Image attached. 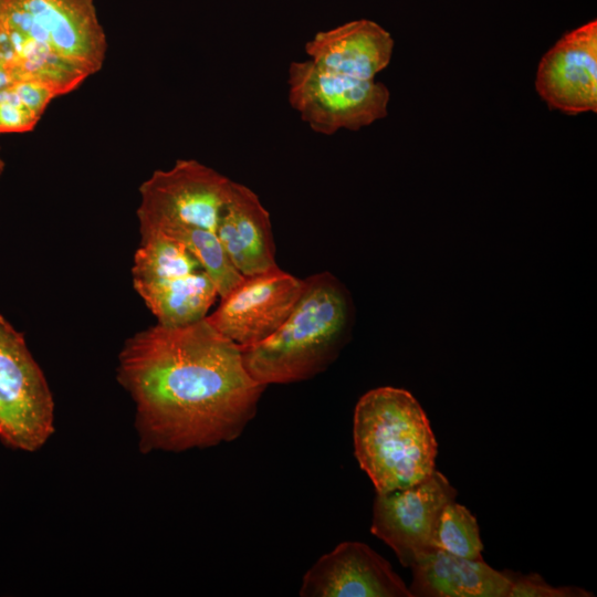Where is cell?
Wrapping results in <instances>:
<instances>
[{"mask_svg": "<svg viewBox=\"0 0 597 597\" xmlns=\"http://www.w3.org/2000/svg\"><path fill=\"white\" fill-rule=\"evenodd\" d=\"M117 380L135 404L145 453L235 440L255 417L265 389L248 373L240 346L207 317L134 334L119 352Z\"/></svg>", "mask_w": 597, "mask_h": 597, "instance_id": "obj_1", "label": "cell"}, {"mask_svg": "<svg viewBox=\"0 0 597 597\" xmlns=\"http://www.w3.org/2000/svg\"><path fill=\"white\" fill-rule=\"evenodd\" d=\"M287 320L266 339L240 346L244 366L263 386L310 379L324 371L347 343L354 323L349 292L331 272L304 279Z\"/></svg>", "mask_w": 597, "mask_h": 597, "instance_id": "obj_2", "label": "cell"}, {"mask_svg": "<svg viewBox=\"0 0 597 597\" xmlns=\"http://www.w3.org/2000/svg\"><path fill=\"white\" fill-rule=\"evenodd\" d=\"M354 453L376 493L406 489L436 470L438 443L428 417L407 390L379 387L356 404Z\"/></svg>", "mask_w": 597, "mask_h": 597, "instance_id": "obj_3", "label": "cell"}, {"mask_svg": "<svg viewBox=\"0 0 597 597\" xmlns=\"http://www.w3.org/2000/svg\"><path fill=\"white\" fill-rule=\"evenodd\" d=\"M233 180L196 160L178 159L156 170L139 187L137 219L142 238L161 235L187 248L205 268L224 253L216 234Z\"/></svg>", "mask_w": 597, "mask_h": 597, "instance_id": "obj_4", "label": "cell"}, {"mask_svg": "<svg viewBox=\"0 0 597 597\" xmlns=\"http://www.w3.org/2000/svg\"><path fill=\"white\" fill-rule=\"evenodd\" d=\"M133 286L157 324L181 326L205 318L219 297L198 259L161 235L140 239L132 266Z\"/></svg>", "mask_w": 597, "mask_h": 597, "instance_id": "obj_5", "label": "cell"}, {"mask_svg": "<svg viewBox=\"0 0 597 597\" xmlns=\"http://www.w3.org/2000/svg\"><path fill=\"white\" fill-rule=\"evenodd\" d=\"M287 87L290 106L321 135L358 130L388 113L386 85L324 70L310 59L291 62Z\"/></svg>", "mask_w": 597, "mask_h": 597, "instance_id": "obj_6", "label": "cell"}, {"mask_svg": "<svg viewBox=\"0 0 597 597\" xmlns=\"http://www.w3.org/2000/svg\"><path fill=\"white\" fill-rule=\"evenodd\" d=\"M54 432V400L23 333L0 314V440L33 452Z\"/></svg>", "mask_w": 597, "mask_h": 597, "instance_id": "obj_7", "label": "cell"}, {"mask_svg": "<svg viewBox=\"0 0 597 597\" xmlns=\"http://www.w3.org/2000/svg\"><path fill=\"white\" fill-rule=\"evenodd\" d=\"M0 25L84 70H101L106 38L93 0H0Z\"/></svg>", "mask_w": 597, "mask_h": 597, "instance_id": "obj_8", "label": "cell"}, {"mask_svg": "<svg viewBox=\"0 0 597 597\" xmlns=\"http://www.w3.org/2000/svg\"><path fill=\"white\" fill-rule=\"evenodd\" d=\"M455 498L457 490L437 470L412 486L376 493L370 532L395 552L404 567L410 568L438 549L440 514Z\"/></svg>", "mask_w": 597, "mask_h": 597, "instance_id": "obj_9", "label": "cell"}, {"mask_svg": "<svg viewBox=\"0 0 597 597\" xmlns=\"http://www.w3.org/2000/svg\"><path fill=\"white\" fill-rule=\"evenodd\" d=\"M305 281L279 265L262 273L243 275L219 306L206 317L222 335L239 346L258 344L287 320Z\"/></svg>", "mask_w": 597, "mask_h": 597, "instance_id": "obj_10", "label": "cell"}, {"mask_svg": "<svg viewBox=\"0 0 597 597\" xmlns=\"http://www.w3.org/2000/svg\"><path fill=\"white\" fill-rule=\"evenodd\" d=\"M552 109L568 115L597 111V22L566 33L542 57L535 80Z\"/></svg>", "mask_w": 597, "mask_h": 597, "instance_id": "obj_11", "label": "cell"}, {"mask_svg": "<svg viewBox=\"0 0 597 597\" xmlns=\"http://www.w3.org/2000/svg\"><path fill=\"white\" fill-rule=\"evenodd\" d=\"M303 597H411L390 563L367 544L347 541L306 572Z\"/></svg>", "mask_w": 597, "mask_h": 597, "instance_id": "obj_12", "label": "cell"}, {"mask_svg": "<svg viewBox=\"0 0 597 597\" xmlns=\"http://www.w3.org/2000/svg\"><path fill=\"white\" fill-rule=\"evenodd\" d=\"M216 234L233 266L242 275L277 266L269 211L248 186L233 181Z\"/></svg>", "mask_w": 597, "mask_h": 597, "instance_id": "obj_13", "label": "cell"}, {"mask_svg": "<svg viewBox=\"0 0 597 597\" xmlns=\"http://www.w3.org/2000/svg\"><path fill=\"white\" fill-rule=\"evenodd\" d=\"M304 49L324 70L370 81L390 63L394 40L378 23L360 19L317 32Z\"/></svg>", "mask_w": 597, "mask_h": 597, "instance_id": "obj_14", "label": "cell"}, {"mask_svg": "<svg viewBox=\"0 0 597 597\" xmlns=\"http://www.w3.org/2000/svg\"><path fill=\"white\" fill-rule=\"evenodd\" d=\"M411 597H509L504 570L483 559H469L434 549L411 567Z\"/></svg>", "mask_w": 597, "mask_h": 597, "instance_id": "obj_15", "label": "cell"}, {"mask_svg": "<svg viewBox=\"0 0 597 597\" xmlns=\"http://www.w3.org/2000/svg\"><path fill=\"white\" fill-rule=\"evenodd\" d=\"M436 545L452 555L483 559V544L476 519L462 504L448 503L439 517Z\"/></svg>", "mask_w": 597, "mask_h": 597, "instance_id": "obj_16", "label": "cell"}, {"mask_svg": "<svg viewBox=\"0 0 597 597\" xmlns=\"http://www.w3.org/2000/svg\"><path fill=\"white\" fill-rule=\"evenodd\" d=\"M510 579L509 597H591L593 594L576 586L554 587L538 574H519L504 570Z\"/></svg>", "mask_w": 597, "mask_h": 597, "instance_id": "obj_17", "label": "cell"}, {"mask_svg": "<svg viewBox=\"0 0 597 597\" xmlns=\"http://www.w3.org/2000/svg\"><path fill=\"white\" fill-rule=\"evenodd\" d=\"M40 118L21 102L12 83L0 92V134L29 132Z\"/></svg>", "mask_w": 597, "mask_h": 597, "instance_id": "obj_18", "label": "cell"}, {"mask_svg": "<svg viewBox=\"0 0 597 597\" xmlns=\"http://www.w3.org/2000/svg\"><path fill=\"white\" fill-rule=\"evenodd\" d=\"M12 88L21 102L39 117L42 116L50 102L56 97L52 90L33 81L12 82Z\"/></svg>", "mask_w": 597, "mask_h": 597, "instance_id": "obj_19", "label": "cell"}, {"mask_svg": "<svg viewBox=\"0 0 597 597\" xmlns=\"http://www.w3.org/2000/svg\"><path fill=\"white\" fill-rule=\"evenodd\" d=\"M12 82H13V78L6 65V62L0 55V92L3 88H6L8 85H10Z\"/></svg>", "mask_w": 597, "mask_h": 597, "instance_id": "obj_20", "label": "cell"}, {"mask_svg": "<svg viewBox=\"0 0 597 597\" xmlns=\"http://www.w3.org/2000/svg\"><path fill=\"white\" fill-rule=\"evenodd\" d=\"M4 167H6V164H4V160L1 156V150H0V177L2 176L3 171H4Z\"/></svg>", "mask_w": 597, "mask_h": 597, "instance_id": "obj_21", "label": "cell"}]
</instances>
